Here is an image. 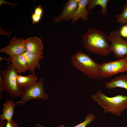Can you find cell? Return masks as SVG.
<instances>
[{"mask_svg":"<svg viewBox=\"0 0 127 127\" xmlns=\"http://www.w3.org/2000/svg\"><path fill=\"white\" fill-rule=\"evenodd\" d=\"M107 40L111 43V52L114 53L116 58L120 59L127 55V41L122 39L119 31H111L107 36Z\"/></svg>","mask_w":127,"mask_h":127,"instance_id":"obj_6","label":"cell"},{"mask_svg":"<svg viewBox=\"0 0 127 127\" xmlns=\"http://www.w3.org/2000/svg\"><path fill=\"white\" fill-rule=\"evenodd\" d=\"M109 0H89L87 6V9L89 14L91 13V10L97 5L102 7V9L99 11L101 14L105 16L107 14L108 10L107 5Z\"/></svg>","mask_w":127,"mask_h":127,"instance_id":"obj_16","label":"cell"},{"mask_svg":"<svg viewBox=\"0 0 127 127\" xmlns=\"http://www.w3.org/2000/svg\"><path fill=\"white\" fill-rule=\"evenodd\" d=\"M5 90L4 83L3 78L0 75V94L1 92Z\"/></svg>","mask_w":127,"mask_h":127,"instance_id":"obj_24","label":"cell"},{"mask_svg":"<svg viewBox=\"0 0 127 127\" xmlns=\"http://www.w3.org/2000/svg\"><path fill=\"white\" fill-rule=\"evenodd\" d=\"M123 9L120 14L116 16V22L122 25L127 24V2L123 5Z\"/></svg>","mask_w":127,"mask_h":127,"instance_id":"obj_18","label":"cell"},{"mask_svg":"<svg viewBox=\"0 0 127 127\" xmlns=\"http://www.w3.org/2000/svg\"><path fill=\"white\" fill-rule=\"evenodd\" d=\"M89 0H80L78 7L71 20V23L75 24L79 19L85 22L88 19V12L86 8Z\"/></svg>","mask_w":127,"mask_h":127,"instance_id":"obj_12","label":"cell"},{"mask_svg":"<svg viewBox=\"0 0 127 127\" xmlns=\"http://www.w3.org/2000/svg\"><path fill=\"white\" fill-rule=\"evenodd\" d=\"M119 31L122 37L127 38V24L123 25Z\"/></svg>","mask_w":127,"mask_h":127,"instance_id":"obj_20","label":"cell"},{"mask_svg":"<svg viewBox=\"0 0 127 127\" xmlns=\"http://www.w3.org/2000/svg\"><path fill=\"white\" fill-rule=\"evenodd\" d=\"M71 62L73 66L89 78L99 79L100 64L94 61L87 54L77 51L71 57Z\"/></svg>","mask_w":127,"mask_h":127,"instance_id":"obj_3","label":"cell"},{"mask_svg":"<svg viewBox=\"0 0 127 127\" xmlns=\"http://www.w3.org/2000/svg\"><path fill=\"white\" fill-rule=\"evenodd\" d=\"M106 87L110 89L119 87L127 90V76L121 75L117 76L110 82L106 83Z\"/></svg>","mask_w":127,"mask_h":127,"instance_id":"obj_15","label":"cell"},{"mask_svg":"<svg viewBox=\"0 0 127 127\" xmlns=\"http://www.w3.org/2000/svg\"><path fill=\"white\" fill-rule=\"evenodd\" d=\"M125 72H127V55L116 61L100 64V74L101 78H107Z\"/></svg>","mask_w":127,"mask_h":127,"instance_id":"obj_7","label":"cell"},{"mask_svg":"<svg viewBox=\"0 0 127 127\" xmlns=\"http://www.w3.org/2000/svg\"><path fill=\"white\" fill-rule=\"evenodd\" d=\"M35 127H44L43 125L39 124H37L36 125Z\"/></svg>","mask_w":127,"mask_h":127,"instance_id":"obj_26","label":"cell"},{"mask_svg":"<svg viewBox=\"0 0 127 127\" xmlns=\"http://www.w3.org/2000/svg\"><path fill=\"white\" fill-rule=\"evenodd\" d=\"M8 64H11L19 74L29 70L28 61L23 54L9 56Z\"/></svg>","mask_w":127,"mask_h":127,"instance_id":"obj_11","label":"cell"},{"mask_svg":"<svg viewBox=\"0 0 127 127\" xmlns=\"http://www.w3.org/2000/svg\"><path fill=\"white\" fill-rule=\"evenodd\" d=\"M23 54L27 59L29 70L31 74L35 75V71L36 69H40L41 66L40 61L43 59L44 57L43 55H36L28 52H26Z\"/></svg>","mask_w":127,"mask_h":127,"instance_id":"obj_13","label":"cell"},{"mask_svg":"<svg viewBox=\"0 0 127 127\" xmlns=\"http://www.w3.org/2000/svg\"><path fill=\"white\" fill-rule=\"evenodd\" d=\"M80 0H68L64 5L62 11L60 15L54 18L55 23L71 20L78 7Z\"/></svg>","mask_w":127,"mask_h":127,"instance_id":"obj_9","label":"cell"},{"mask_svg":"<svg viewBox=\"0 0 127 127\" xmlns=\"http://www.w3.org/2000/svg\"><path fill=\"white\" fill-rule=\"evenodd\" d=\"M5 127H19L17 123L13 120L6 122Z\"/></svg>","mask_w":127,"mask_h":127,"instance_id":"obj_23","label":"cell"},{"mask_svg":"<svg viewBox=\"0 0 127 127\" xmlns=\"http://www.w3.org/2000/svg\"><path fill=\"white\" fill-rule=\"evenodd\" d=\"M6 122L4 121L0 120V127H5Z\"/></svg>","mask_w":127,"mask_h":127,"instance_id":"obj_25","label":"cell"},{"mask_svg":"<svg viewBox=\"0 0 127 127\" xmlns=\"http://www.w3.org/2000/svg\"><path fill=\"white\" fill-rule=\"evenodd\" d=\"M107 36L102 30L89 28L82 36L84 47L86 50L93 53L101 56H107L111 52Z\"/></svg>","mask_w":127,"mask_h":127,"instance_id":"obj_1","label":"cell"},{"mask_svg":"<svg viewBox=\"0 0 127 127\" xmlns=\"http://www.w3.org/2000/svg\"><path fill=\"white\" fill-rule=\"evenodd\" d=\"M25 45L26 52L43 55L44 45L40 37L34 36L28 38L25 40Z\"/></svg>","mask_w":127,"mask_h":127,"instance_id":"obj_10","label":"cell"},{"mask_svg":"<svg viewBox=\"0 0 127 127\" xmlns=\"http://www.w3.org/2000/svg\"><path fill=\"white\" fill-rule=\"evenodd\" d=\"M95 116L94 115L90 114L87 115L85 120L83 122L72 127H86L89 124L91 123L95 119ZM58 127H66L64 125L62 124Z\"/></svg>","mask_w":127,"mask_h":127,"instance_id":"obj_19","label":"cell"},{"mask_svg":"<svg viewBox=\"0 0 127 127\" xmlns=\"http://www.w3.org/2000/svg\"><path fill=\"white\" fill-rule=\"evenodd\" d=\"M15 103L12 100L7 99L3 104L2 112L0 115V120L11 121L15 111Z\"/></svg>","mask_w":127,"mask_h":127,"instance_id":"obj_14","label":"cell"},{"mask_svg":"<svg viewBox=\"0 0 127 127\" xmlns=\"http://www.w3.org/2000/svg\"></svg>","mask_w":127,"mask_h":127,"instance_id":"obj_27","label":"cell"},{"mask_svg":"<svg viewBox=\"0 0 127 127\" xmlns=\"http://www.w3.org/2000/svg\"><path fill=\"white\" fill-rule=\"evenodd\" d=\"M42 16L36 15L34 13L32 14L31 16L32 23L36 24L39 22L41 20Z\"/></svg>","mask_w":127,"mask_h":127,"instance_id":"obj_21","label":"cell"},{"mask_svg":"<svg viewBox=\"0 0 127 127\" xmlns=\"http://www.w3.org/2000/svg\"><path fill=\"white\" fill-rule=\"evenodd\" d=\"M95 101L103 108V112H110L117 116L121 115L122 112L127 107V96L119 95L112 97H108L100 90L91 95Z\"/></svg>","mask_w":127,"mask_h":127,"instance_id":"obj_2","label":"cell"},{"mask_svg":"<svg viewBox=\"0 0 127 127\" xmlns=\"http://www.w3.org/2000/svg\"><path fill=\"white\" fill-rule=\"evenodd\" d=\"M25 41L22 38L19 39L14 36L10 40L8 45L0 49V52L9 56L22 54L26 52Z\"/></svg>","mask_w":127,"mask_h":127,"instance_id":"obj_8","label":"cell"},{"mask_svg":"<svg viewBox=\"0 0 127 127\" xmlns=\"http://www.w3.org/2000/svg\"><path fill=\"white\" fill-rule=\"evenodd\" d=\"M43 10L41 5H39L36 7L34 13L38 15L42 16L43 14Z\"/></svg>","mask_w":127,"mask_h":127,"instance_id":"obj_22","label":"cell"},{"mask_svg":"<svg viewBox=\"0 0 127 127\" xmlns=\"http://www.w3.org/2000/svg\"><path fill=\"white\" fill-rule=\"evenodd\" d=\"M44 83V79L41 77L39 81L35 83L24 88L20 95L21 100L15 102V105L20 104L23 106L27 102L32 99H42L44 100H47L48 98V95L45 92Z\"/></svg>","mask_w":127,"mask_h":127,"instance_id":"obj_5","label":"cell"},{"mask_svg":"<svg viewBox=\"0 0 127 127\" xmlns=\"http://www.w3.org/2000/svg\"><path fill=\"white\" fill-rule=\"evenodd\" d=\"M8 64L6 69L0 72L3 79L5 90L13 99L20 96L23 89L17 83L18 73L11 64Z\"/></svg>","mask_w":127,"mask_h":127,"instance_id":"obj_4","label":"cell"},{"mask_svg":"<svg viewBox=\"0 0 127 127\" xmlns=\"http://www.w3.org/2000/svg\"><path fill=\"white\" fill-rule=\"evenodd\" d=\"M37 80L35 75L32 74L26 76L19 74L17 76V84L19 86L22 88H25L32 85L37 83Z\"/></svg>","mask_w":127,"mask_h":127,"instance_id":"obj_17","label":"cell"}]
</instances>
